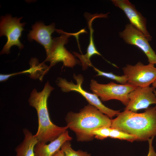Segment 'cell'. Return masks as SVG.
Wrapping results in <instances>:
<instances>
[{"mask_svg": "<svg viewBox=\"0 0 156 156\" xmlns=\"http://www.w3.org/2000/svg\"><path fill=\"white\" fill-rule=\"evenodd\" d=\"M111 128L134 135L137 141H147L156 136V106L141 113L124 110L112 119Z\"/></svg>", "mask_w": 156, "mask_h": 156, "instance_id": "1", "label": "cell"}, {"mask_svg": "<svg viewBox=\"0 0 156 156\" xmlns=\"http://www.w3.org/2000/svg\"><path fill=\"white\" fill-rule=\"evenodd\" d=\"M68 128L75 133L78 141L92 140L94 130L110 127L112 119L95 107L90 104L85 106L79 112H69L65 118Z\"/></svg>", "mask_w": 156, "mask_h": 156, "instance_id": "2", "label": "cell"}, {"mask_svg": "<svg viewBox=\"0 0 156 156\" xmlns=\"http://www.w3.org/2000/svg\"><path fill=\"white\" fill-rule=\"evenodd\" d=\"M54 88L48 81L43 90L38 92L34 89L28 100L29 105L36 109L38 117V127L34 136L38 142L47 143L58 137L68 128L58 126L51 121L47 106V100L51 92Z\"/></svg>", "mask_w": 156, "mask_h": 156, "instance_id": "3", "label": "cell"}, {"mask_svg": "<svg viewBox=\"0 0 156 156\" xmlns=\"http://www.w3.org/2000/svg\"><path fill=\"white\" fill-rule=\"evenodd\" d=\"M85 32V30L83 29L76 33H68L59 30L58 33L62 34L59 37L53 39L51 45L46 52V58L43 62H50L49 69L60 62H63L64 66L71 67L79 63V61L66 50L64 45L68 43V38L70 36L77 35Z\"/></svg>", "mask_w": 156, "mask_h": 156, "instance_id": "4", "label": "cell"}, {"mask_svg": "<svg viewBox=\"0 0 156 156\" xmlns=\"http://www.w3.org/2000/svg\"><path fill=\"white\" fill-rule=\"evenodd\" d=\"M136 87L127 84H118L112 81L107 84H100L93 79L91 80L90 84V89L101 101L116 99L126 106L129 101V93Z\"/></svg>", "mask_w": 156, "mask_h": 156, "instance_id": "5", "label": "cell"}, {"mask_svg": "<svg viewBox=\"0 0 156 156\" xmlns=\"http://www.w3.org/2000/svg\"><path fill=\"white\" fill-rule=\"evenodd\" d=\"M73 76L77 82L76 84H74L72 81L68 82L64 78L61 77L57 78V84L63 92L74 91L79 93L85 98L89 104L96 107L111 119L116 116H117L120 113L119 110H114L105 106L95 94L89 93L83 89L81 85L83 78L81 75H76L74 74Z\"/></svg>", "mask_w": 156, "mask_h": 156, "instance_id": "6", "label": "cell"}, {"mask_svg": "<svg viewBox=\"0 0 156 156\" xmlns=\"http://www.w3.org/2000/svg\"><path fill=\"white\" fill-rule=\"evenodd\" d=\"M22 17H12L11 15L7 14L2 16L0 22V36H5L7 41L0 52V54H8L10 53V49L13 46L18 47L20 50L24 46L19 40L21 36V33L24 30L26 23H20Z\"/></svg>", "mask_w": 156, "mask_h": 156, "instance_id": "7", "label": "cell"}, {"mask_svg": "<svg viewBox=\"0 0 156 156\" xmlns=\"http://www.w3.org/2000/svg\"><path fill=\"white\" fill-rule=\"evenodd\" d=\"M154 65L150 63L144 65L140 62L134 65L127 64L122 68L127 79V84L135 87L150 86L156 79V68Z\"/></svg>", "mask_w": 156, "mask_h": 156, "instance_id": "8", "label": "cell"}, {"mask_svg": "<svg viewBox=\"0 0 156 156\" xmlns=\"http://www.w3.org/2000/svg\"><path fill=\"white\" fill-rule=\"evenodd\" d=\"M120 37L127 44L136 46L146 55L150 64L156 65V54L144 35L130 24L125 26L124 30L119 32Z\"/></svg>", "mask_w": 156, "mask_h": 156, "instance_id": "9", "label": "cell"}, {"mask_svg": "<svg viewBox=\"0 0 156 156\" xmlns=\"http://www.w3.org/2000/svg\"><path fill=\"white\" fill-rule=\"evenodd\" d=\"M155 88L150 86L136 87L129 93V101L124 110L136 112L140 109L147 108L152 104L156 106V96L153 92Z\"/></svg>", "mask_w": 156, "mask_h": 156, "instance_id": "10", "label": "cell"}, {"mask_svg": "<svg viewBox=\"0 0 156 156\" xmlns=\"http://www.w3.org/2000/svg\"><path fill=\"white\" fill-rule=\"evenodd\" d=\"M113 4L125 13L133 27L140 31L149 41L152 37L147 30L146 19L136 9L135 5L128 0H112Z\"/></svg>", "mask_w": 156, "mask_h": 156, "instance_id": "11", "label": "cell"}, {"mask_svg": "<svg viewBox=\"0 0 156 156\" xmlns=\"http://www.w3.org/2000/svg\"><path fill=\"white\" fill-rule=\"evenodd\" d=\"M28 35V39L30 41L33 40L42 45L46 52L49 50L53 41L51 34L57 29L55 28V24L52 23L45 25L42 22H37L32 27Z\"/></svg>", "mask_w": 156, "mask_h": 156, "instance_id": "12", "label": "cell"}, {"mask_svg": "<svg viewBox=\"0 0 156 156\" xmlns=\"http://www.w3.org/2000/svg\"><path fill=\"white\" fill-rule=\"evenodd\" d=\"M72 139L67 130L48 144L38 142L34 149L35 156H53L66 142Z\"/></svg>", "mask_w": 156, "mask_h": 156, "instance_id": "13", "label": "cell"}, {"mask_svg": "<svg viewBox=\"0 0 156 156\" xmlns=\"http://www.w3.org/2000/svg\"><path fill=\"white\" fill-rule=\"evenodd\" d=\"M101 14H96L93 15L90 19L88 20V22L90 34V42L87 49L86 53L85 55H80L76 52H73L74 54L80 60L83 70L86 69L88 66H93L90 60V58L92 56L95 55L101 56L97 50L94 44L93 36V30L92 25V22L94 19L97 18H101Z\"/></svg>", "mask_w": 156, "mask_h": 156, "instance_id": "14", "label": "cell"}, {"mask_svg": "<svg viewBox=\"0 0 156 156\" xmlns=\"http://www.w3.org/2000/svg\"><path fill=\"white\" fill-rule=\"evenodd\" d=\"M24 138L15 149L16 156H35V147L38 141L34 135L27 129L23 130Z\"/></svg>", "mask_w": 156, "mask_h": 156, "instance_id": "15", "label": "cell"}, {"mask_svg": "<svg viewBox=\"0 0 156 156\" xmlns=\"http://www.w3.org/2000/svg\"><path fill=\"white\" fill-rule=\"evenodd\" d=\"M44 62L40 63L38 60L32 58L29 62L30 68L29 69L30 77L34 79L39 78L42 80L44 75L49 70V67L46 65Z\"/></svg>", "mask_w": 156, "mask_h": 156, "instance_id": "16", "label": "cell"}, {"mask_svg": "<svg viewBox=\"0 0 156 156\" xmlns=\"http://www.w3.org/2000/svg\"><path fill=\"white\" fill-rule=\"evenodd\" d=\"M109 137L112 138L126 140L131 142L137 141V138L135 136L121 130L111 128Z\"/></svg>", "mask_w": 156, "mask_h": 156, "instance_id": "17", "label": "cell"}, {"mask_svg": "<svg viewBox=\"0 0 156 156\" xmlns=\"http://www.w3.org/2000/svg\"><path fill=\"white\" fill-rule=\"evenodd\" d=\"M61 148L64 153V156H91L90 154L87 152L80 150H74L72 148L69 141L65 142Z\"/></svg>", "mask_w": 156, "mask_h": 156, "instance_id": "18", "label": "cell"}, {"mask_svg": "<svg viewBox=\"0 0 156 156\" xmlns=\"http://www.w3.org/2000/svg\"><path fill=\"white\" fill-rule=\"evenodd\" d=\"M94 69L97 73L96 76H102L107 78L116 81L117 82L121 84H126L127 79L126 77L124 75L119 76L115 75L111 72L107 73L102 71L93 66H92Z\"/></svg>", "mask_w": 156, "mask_h": 156, "instance_id": "19", "label": "cell"}, {"mask_svg": "<svg viewBox=\"0 0 156 156\" xmlns=\"http://www.w3.org/2000/svg\"><path fill=\"white\" fill-rule=\"evenodd\" d=\"M110 127H104L94 131L92 134L94 137L99 140H103L109 137Z\"/></svg>", "mask_w": 156, "mask_h": 156, "instance_id": "20", "label": "cell"}, {"mask_svg": "<svg viewBox=\"0 0 156 156\" xmlns=\"http://www.w3.org/2000/svg\"><path fill=\"white\" fill-rule=\"evenodd\" d=\"M154 138V137H152L147 140L148 143L149 148L148 153L147 156H156V152L153 145Z\"/></svg>", "mask_w": 156, "mask_h": 156, "instance_id": "21", "label": "cell"}, {"mask_svg": "<svg viewBox=\"0 0 156 156\" xmlns=\"http://www.w3.org/2000/svg\"><path fill=\"white\" fill-rule=\"evenodd\" d=\"M53 156H64V154L62 150H59Z\"/></svg>", "mask_w": 156, "mask_h": 156, "instance_id": "22", "label": "cell"}, {"mask_svg": "<svg viewBox=\"0 0 156 156\" xmlns=\"http://www.w3.org/2000/svg\"><path fill=\"white\" fill-rule=\"evenodd\" d=\"M152 87H153L155 88H156V79L154 81V82L152 83Z\"/></svg>", "mask_w": 156, "mask_h": 156, "instance_id": "23", "label": "cell"}, {"mask_svg": "<svg viewBox=\"0 0 156 156\" xmlns=\"http://www.w3.org/2000/svg\"><path fill=\"white\" fill-rule=\"evenodd\" d=\"M153 92L156 96V90L155 89L154 90Z\"/></svg>", "mask_w": 156, "mask_h": 156, "instance_id": "24", "label": "cell"}]
</instances>
